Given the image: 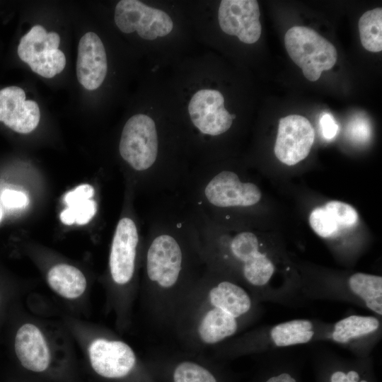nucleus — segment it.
I'll return each instance as SVG.
<instances>
[{
	"mask_svg": "<svg viewBox=\"0 0 382 382\" xmlns=\"http://www.w3.org/2000/svg\"><path fill=\"white\" fill-rule=\"evenodd\" d=\"M150 210L143 241L141 300L150 330L169 337L183 303L208 269L192 211L178 194Z\"/></svg>",
	"mask_w": 382,
	"mask_h": 382,
	"instance_id": "f257e3e1",
	"label": "nucleus"
},
{
	"mask_svg": "<svg viewBox=\"0 0 382 382\" xmlns=\"http://www.w3.org/2000/svg\"><path fill=\"white\" fill-rule=\"evenodd\" d=\"M253 306L236 280L208 267L178 311L170 337L180 351L209 350L237 333Z\"/></svg>",
	"mask_w": 382,
	"mask_h": 382,
	"instance_id": "f03ea898",
	"label": "nucleus"
},
{
	"mask_svg": "<svg viewBox=\"0 0 382 382\" xmlns=\"http://www.w3.org/2000/svg\"><path fill=\"white\" fill-rule=\"evenodd\" d=\"M118 151L150 196L179 192L192 168L188 160L192 152L182 127L166 125L145 113L127 120Z\"/></svg>",
	"mask_w": 382,
	"mask_h": 382,
	"instance_id": "7ed1b4c3",
	"label": "nucleus"
},
{
	"mask_svg": "<svg viewBox=\"0 0 382 382\" xmlns=\"http://www.w3.org/2000/svg\"><path fill=\"white\" fill-rule=\"evenodd\" d=\"M143 241L133 217H122L116 226L109 255V273L115 289L128 291L141 265Z\"/></svg>",
	"mask_w": 382,
	"mask_h": 382,
	"instance_id": "20e7f679",
	"label": "nucleus"
},
{
	"mask_svg": "<svg viewBox=\"0 0 382 382\" xmlns=\"http://www.w3.org/2000/svg\"><path fill=\"white\" fill-rule=\"evenodd\" d=\"M286 50L292 61L311 81L332 69L337 59L334 45L314 30L304 26L289 28L284 36Z\"/></svg>",
	"mask_w": 382,
	"mask_h": 382,
	"instance_id": "39448f33",
	"label": "nucleus"
},
{
	"mask_svg": "<svg viewBox=\"0 0 382 382\" xmlns=\"http://www.w3.org/2000/svg\"><path fill=\"white\" fill-rule=\"evenodd\" d=\"M59 43L57 33H47L42 25H35L21 37L18 54L33 71L45 78H52L66 65L65 55L58 49Z\"/></svg>",
	"mask_w": 382,
	"mask_h": 382,
	"instance_id": "423d86ee",
	"label": "nucleus"
},
{
	"mask_svg": "<svg viewBox=\"0 0 382 382\" xmlns=\"http://www.w3.org/2000/svg\"><path fill=\"white\" fill-rule=\"evenodd\" d=\"M115 23L122 33L136 32L141 39L149 41L168 36L174 27L168 13L137 0L118 1L115 8Z\"/></svg>",
	"mask_w": 382,
	"mask_h": 382,
	"instance_id": "0eeeda50",
	"label": "nucleus"
},
{
	"mask_svg": "<svg viewBox=\"0 0 382 382\" xmlns=\"http://www.w3.org/2000/svg\"><path fill=\"white\" fill-rule=\"evenodd\" d=\"M91 367L99 376L108 379H120L129 376L138 364L132 347L117 338L98 337L88 347Z\"/></svg>",
	"mask_w": 382,
	"mask_h": 382,
	"instance_id": "6e6552de",
	"label": "nucleus"
},
{
	"mask_svg": "<svg viewBox=\"0 0 382 382\" xmlns=\"http://www.w3.org/2000/svg\"><path fill=\"white\" fill-rule=\"evenodd\" d=\"M314 139V129L305 117L290 115L282 117L274 145L275 156L282 163L294 166L308 156Z\"/></svg>",
	"mask_w": 382,
	"mask_h": 382,
	"instance_id": "1a4fd4ad",
	"label": "nucleus"
},
{
	"mask_svg": "<svg viewBox=\"0 0 382 382\" xmlns=\"http://www.w3.org/2000/svg\"><path fill=\"white\" fill-rule=\"evenodd\" d=\"M260 8L255 0H223L218 8L221 30L245 44L256 42L262 33Z\"/></svg>",
	"mask_w": 382,
	"mask_h": 382,
	"instance_id": "9d476101",
	"label": "nucleus"
},
{
	"mask_svg": "<svg viewBox=\"0 0 382 382\" xmlns=\"http://www.w3.org/2000/svg\"><path fill=\"white\" fill-rule=\"evenodd\" d=\"M40 111L37 103L26 100L20 87L8 86L0 90V122L12 130L28 134L38 125Z\"/></svg>",
	"mask_w": 382,
	"mask_h": 382,
	"instance_id": "9b49d317",
	"label": "nucleus"
},
{
	"mask_svg": "<svg viewBox=\"0 0 382 382\" xmlns=\"http://www.w3.org/2000/svg\"><path fill=\"white\" fill-rule=\"evenodd\" d=\"M108 71L105 47L99 36L93 32L83 35L78 46L76 76L79 82L87 90L99 88Z\"/></svg>",
	"mask_w": 382,
	"mask_h": 382,
	"instance_id": "f8f14e48",
	"label": "nucleus"
},
{
	"mask_svg": "<svg viewBox=\"0 0 382 382\" xmlns=\"http://www.w3.org/2000/svg\"><path fill=\"white\" fill-rule=\"evenodd\" d=\"M14 349L21 365L29 371L42 372L50 365V352L46 338L33 323H25L18 329Z\"/></svg>",
	"mask_w": 382,
	"mask_h": 382,
	"instance_id": "ddd939ff",
	"label": "nucleus"
},
{
	"mask_svg": "<svg viewBox=\"0 0 382 382\" xmlns=\"http://www.w3.org/2000/svg\"><path fill=\"white\" fill-rule=\"evenodd\" d=\"M93 195L94 189L88 184L80 185L68 192L64 196L67 208L60 214L61 221L66 225L88 223L97 210L96 203L91 199Z\"/></svg>",
	"mask_w": 382,
	"mask_h": 382,
	"instance_id": "4468645a",
	"label": "nucleus"
},
{
	"mask_svg": "<svg viewBox=\"0 0 382 382\" xmlns=\"http://www.w3.org/2000/svg\"><path fill=\"white\" fill-rule=\"evenodd\" d=\"M47 283L58 295L68 299L81 296L87 286L84 274L74 266L59 264L53 266L47 273Z\"/></svg>",
	"mask_w": 382,
	"mask_h": 382,
	"instance_id": "2eb2a0df",
	"label": "nucleus"
},
{
	"mask_svg": "<svg viewBox=\"0 0 382 382\" xmlns=\"http://www.w3.org/2000/svg\"><path fill=\"white\" fill-rule=\"evenodd\" d=\"M349 286L353 294L361 299L368 308L382 315V277L357 272L350 276Z\"/></svg>",
	"mask_w": 382,
	"mask_h": 382,
	"instance_id": "dca6fc26",
	"label": "nucleus"
},
{
	"mask_svg": "<svg viewBox=\"0 0 382 382\" xmlns=\"http://www.w3.org/2000/svg\"><path fill=\"white\" fill-rule=\"evenodd\" d=\"M313 323L306 319H296L274 326L270 335L277 347H288L308 342L313 337Z\"/></svg>",
	"mask_w": 382,
	"mask_h": 382,
	"instance_id": "f3484780",
	"label": "nucleus"
},
{
	"mask_svg": "<svg viewBox=\"0 0 382 382\" xmlns=\"http://www.w3.org/2000/svg\"><path fill=\"white\" fill-rule=\"evenodd\" d=\"M378 328L379 320L376 317L350 316L335 324L332 338L336 342L344 344L374 332Z\"/></svg>",
	"mask_w": 382,
	"mask_h": 382,
	"instance_id": "a211bd4d",
	"label": "nucleus"
},
{
	"mask_svg": "<svg viewBox=\"0 0 382 382\" xmlns=\"http://www.w3.org/2000/svg\"><path fill=\"white\" fill-rule=\"evenodd\" d=\"M359 30L363 47L368 51L382 50V9L376 8L365 12L359 18Z\"/></svg>",
	"mask_w": 382,
	"mask_h": 382,
	"instance_id": "6ab92c4d",
	"label": "nucleus"
},
{
	"mask_svg": "<svg viewBox=\"0 0 382 382\" xmlns=\"http://www.w3.org/2000/svg\"><path fill=\"white\" fill-rule=\"evenodd\" d=\"M173 382H218L214 374L197 360L179 359L172 371Z\"/></svg>",
	"mask_w": 382,
	"mask_h": 382,
	"instance_id": "aec40b11",
	"label": "nucleus"
},
{
	"mask_svg": "<svg viewBox=\"0 0 382 382\" xmlns=\"http://www.w3.org/2000/svg\"><path fill=\"white\" fill-rule=\"evenodd\" d=\"M309 223L313 230L323 238L332 236L339 228L338 224L324 207H317L311 212Z\"/></svg>",
	"mask_w": 382,
	"mask_h": 382,
	"instance_id": "412c9836",
	"label": "nucleus"
},
{
	"mask_svg": "<svg viewBox=\"0 0 382 382\" xmlns=\"http://www.w3.org/2000/svg\"><path fill=\"white\" fill-rule=\"evenodd\" d=\"M324 208L334 218L338 225L350 227L358 220V214L355 209L349 204L341 201L332 200L326 203Z\"/></svg>",
	"mask_w": 382,
	"mask_h": 382,
	"instance_id": "4be33fe9",
	"label": "nucleus"
},
{
	"mask_svg": "<svg viewBox=\"0 0 382 382\" xmlns=\"http://www.w3.org/2000/svg\"><path fill=\"white\" fill-rule=\"evenodd\" d=\"M370 127L368 121L361 117H355L347 126L348 136L355 141H366L370 136Z\"/></svg>",
	"mask_w": 382,
	"mask_h": 382,
	"instance_id": "5701e85b",
	"label": "nucleus"
},
{
	"mask_svg": "<svg viewBox=\"0 0 382 382\" xmlns=\"http://www.w3.org/2000/svg\"><path fill=\"white\" fill-rule=\"evenodd\" d=\"M0 199L3 205L8 209L23 208L28 204L27 195L16 190H4L1 194Z\"/></svg>",
	"mask_w": 382,
	"mask_h": 382,
	"instance_id": "b1692460",
	"label": "nucleus"
},
{
	"mask_svg": "<svg viewBox=\"0 0 382 382\" xmlns=\"http://www.w3.org/2000/svg\"><path fill=\"white\" fill-rule=\"evenodd\" d=\"M320 126L323 137L326 139H333L338 131V125L334 117L329 113H323L320 119Z\"/></svg>",
	"mask_w": 382,
	"mask_h": 382,
	"instance_id": "393cba45",
	"label": "nucleus"
},
{
	"mask_svg": "<svg viewBox=\"0 0 382 382\" xmlns=\"http://www.w3.org/2000/svg\"><path fill=\"white\" fill-rule=\"evenodd\" d=\"M359 376L357 371H350L347 374L335 371L332 376L331 382H359Z\"/></svg>",
	"mask_w": 382,
	"mask_h": 382,
	"instance_id": "a878e982",
	"label": "nucleus"
},
{
	"mask_svg": "<svg viewBox=\"0 0 382 382\" xmlns=\"http://www.w3.org/2000/svg\"><path fill=\"white\" fill-rule=\"evenodd\" d=\"M266 382H296V381L289 374L282 373L278 376L271 377Z\"/></svg>",
	"mask_w": 382,
	"mask_h": 382,
	"instance_id": "bb28decb",
	"label": "nucleus"
},
{
	"mask_svg": "<svg viewBox=\"0 0 382 382\" xmlns=\"http://www.w3.org/2000/svg\"><path fill=\"white\" fill-rule=\"evenodd\" d=\"M2 216H3V212H2V209L0 207V221H1V219H2Z\"/></svg>",
	"mask_w": 382,
	"mask_h": 382,
	"instance_id": "cd10ccee",
	"label": "nucleus"
},
{
	"mask_svg": "<svg viewBox=\"0 0 382 382\" xmlns=\"http://www.w3.org/2000/svg\"><path fill=\"white\" fill-rule=\"evenodd\" d=\"M359 382H367V381H365V380H361V381H360Z\"/></svg>",
	"mask_w": 382,
	"mask_h": 382,
	"instance_id": "c85d7f7f",
	"label": "nucleus"
}]
</instances>
